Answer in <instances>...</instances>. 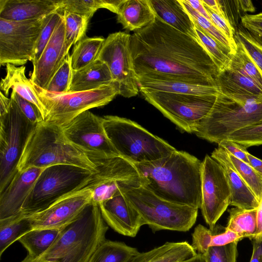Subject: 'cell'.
<instances>
[{"label": "cell", "instance_id": "obj_8", "mask_svg": "<svg viewBox=\"0 0 262 262\" xmlns=\"http://www.w3.org/2000/svg\"><path fill=\"white\" fill-rule=\"evenodd\" d=\"M121 193L154 232H186L195 223L198 209L163 200L141 184L124 187Z\"/></svg>", "mask_w": 262, "mask_h": 262}, {"label": "cell", "instance_id": "obj_46", "mask_svg": "<svg viewBox=\"0 0 262 262\" xmlns=\"http://www.w3.org/2000/svg\"><path fill=\"white\" fill-rule=\"evenodd\" d=\"M10 98L18 105L25 116L33 124H37L43 121L42 116L33 103L24 99L14 91H12Z\"/></svg>", "mask_w": 262, "mask_h": 262}, {"label": "cell", "instance_id": "obj_32", "mask_svg": "<svg viewBox=\"0 0 262 262\" xmlns=\"http://www.w3.org/2000/svg\"><path fill=\"white\" fill-rule=\"evenodd\" d=\"M61 230L32 229L18 241L26 249L28 256L35 258L42 254L54 242Z\"/></svg>", "mask_w": 262, "mask_h": 262}, {"label": "cell", "instance_id": "obj_26", "mask_svg": "<svg viewBox=\"0 0 262 262\" xmlns=\"http://www.w3.org/2000/svg\"><path fill=\"white\" fill-rule=\"evenodd\" d=\"M117 15L124 29L135 32L150 24L156 17L150 0H125Z\"/></svg>", "mask_w": 262, "mask_h": 262}, {"label": "cell", "instance_id": "obj_44", "mask_svg": "<svg viewBox=\"0 0 262 262\" xmlns=\"http://www.w3.org/2000/svg\"><path fill=\"white\" fill-rule=\"evenodd\" d=\"M238 242L234 241L223 246L209 247L202 254L204 262H236Z\"/></svg>", "mask_w": 262, "mask_h": 262}, {"label": "cell", "instance_id": "obj_34", "mask_svg": "<svg viewBox=\"0 0 262 262\" xmlns=\"http://www.w3.org/2000/svg\"><path fill=\"white\" fill-rule=\"evenodd\" d=\"M104 40L101 37H85L78 41L70 55L72 70H80L93 62Z\"/></svg>", "mask_w": 262, "mask_h": 262}, {"label": "cell", "instance_id": "obj_38", "mask_svg": "<svg viewBox=\"0 0 262 262\" xmlns=\"http://www.w3.org/2000/svg\"><path fill=\"white\" fill-rule=\"evenodd\" d=\"M184 9L191 17L193 22L211 36L217 42L226 48L233 55L236 50V43L233 42L214 25V24L200 15L186 2L179 0Z\"/></svg>", "mask_w": 262, "mask_h": 262}, {"label": "cell", "instance_id": "obj_10", "mask_svg": "<svg viewBox=\"0 0 262 262\" xmlns=\"http://www.w3.org/2000/svg\"><path fill=\"white\" fill-rule=\"evenodd\" d=\"M145 99L180 129L194 133L209 113L216 95H198L162 91H140Z\"/></svg>", "mask_w": 262, "mask_h": 262}, {"label": "cell", "instance_id": "obj_22", "mask_svg": "<svg viewBox=\"0 0 262 262\" xmlns=\"http://www.w3.org/2000/svg\"><path fill=\"white\" fill-rule=\"evenodd\" d=\"M211 157L223 167L230 187V205L243 209H257L259 200L249 186L235 171L225 149L220 146L215 148Z\"/></svg>", "mask_w": 262, "mask_h": 262}, {"label": "cell", "instance_id": "obj_42", "mask_svg": "<svg viewBox=\"0 0 262 262\" xmlns=\"http://www.w3.org/2000/svg\"><path fill=\"white\" fill-rule=\"evenodd\" d=\"M225 139L237 143L246 148L262 145V121L239 129Z\"/></svg>", "mask_w": 262, "mask_h": 262}, {"label": "cell", "instance_id": "obj_25", "mask_svg": "<svg viewBox=\"0 0 262 262\" xmlns=\"http://www.w3.org/2000/svg\"><path fill=\"white\" fill-rule=\"evenodd\" d=\"M156 16L178 31L197 38L193 22L179 0H150Z\"/></svg>", "mask_w": 262, "mask_h": 262}, {"label": "cell", "instance_id": "obj_14", "mask_svg": "<svg viewBox=\"0 0 262 262\" xmlns=\"http://www.w3.org/2000/svg\"><path fill=\"white\" fill-rule=\"evenodd\" d=\"M201 178L200 208L209 229L213 230L230 205V187L222 166L208 155L202 161Z\"/></svg>", "mask_w": 262, "mask_h": 262}, {"label": "cell", "instance_id": "obj_39", "mask_svg": "<svg viewBox=\"0 0 262 262\" xmlns=\"http://www.w3.org/2000/svg\"><path fill=\"white\" fill-rule=\"evenodd\" d=\"M226 152L232 167L259 201L262 195V175L249 164L235 157L228 151Z\"/></svg>", "mask_w": 262, "mask_h": 262}, {"label": "cell", "instance_id": "obj_37", "mask_svg": "<svg viewBox=\"0 0 262 262\" xmlns=\"http://www.w3.org/2000/svg\"><path fill=\"white\" fill-rule=\"evenodd\" d=\"M236 50L231 57L228 67L236 69L252 79L262 88V74L244 46L235 35Z\"/></svg>", "mask_w": 262, "mask_h": 262}, {"label": "cell", "instance_id": "obj_31", "mask_svg": "<svg viewBox=\"0 0 262 262\" xmlns=\"http://www.w3.org/2000/svg\"><path fill=\"white\" fill-rule=\"evenodd\" d=\"M122 3V0H60V10L62 13H75L90 19L101 8L117 14Z\"/></svg>", "mask_w": 262, "mask_h": 262}, {"label": "cell", "instance_id": "obj_2", "mask_svg": "<svg viewBox=\"0 0 262 262\" xmlns=\"http://www.w3.org/2000/svg\"><path fill=\"white\" fill-rule=\"evenodd\" d=\"M133 164L142 180L141 185L157 196L200 208L202 162L195 157L176 150L160 159Z\"/></svg>", "mask_w": 262, "mask_h": 262}, {"label": "cell", "instance_id": "obj_57", "mask_svg": "<svg viewBox=\"0 0 262 262\" xmlns=\"http://www.w3.org/2000/svg\"><path fill=\"white\" fill-rule=\"evenodd\" d=\"M182 262H204L202 255L198 253L195 256Z\"/></svg>", "mask_w": 262, "mask_h": 262}, {"label": "cell", "instance_id": "obj_51", "mask_svg": "<svg viewBox=\"0 0 262 262\" xmlns=\"http://www.w3.org/2000/svg\"><path fill=\"white\" fill-rule=\"evenodd\" d=\"M250 262H262V240L253 239V251Z\"/></svg>", "mask_w": 262, "mask_h": 262}, {"label": "cell", "instance_id": "obj_55", "mask_svg": "<svg viewBox=\"0 0 262 262\" xmlns=\"http://www.w3.org/2000/svg\"><path fill=\"white\" fill-rule=\"evenodd\" d=\"M247 157L249 164L259 173L262 175V160L248 152Z\"/></svg>", "mask_w": 262, "mask_h": 262}, {"label": "cell", "instance_id": "obj_4", "mask_svg": "<svg viewBox=\"0 0 262 262\" xmlns=\"http://www.w3.org/2000/svg\"><path fill=\"white\" fill-rule=\"evenodd\" d=\"M262 121V96L238 95L221 92L208 114L194 134L219 144L233 132Z\"/></svg>", "mask_w": 262, "mask_h": 262}, {"label": "cell", "instance_id": "obj_48", "mask_svg": "<svg viewBox=\"0 0 262 262\" xmlns=\"http://www.w3.org/2000/svg\"><path fill=\"white\" fill-rule=\"evenodd\" d=\"M218 145L235 157L249 164L247 157L248 152L245 146L229 139L222 140Z\"/></svg>", "mask_w": 262, "mask_h": 262}, {"label": "cell", "instance_id": "obj_33", "mask_svg": "<svg viewBox=\"0 0 262 262\" xmlns=\"http://www.w3.org/2000/svg\"><path fill=\"white\" fill-rule=\"evenodd\" d=\"M139 252L122 242L105 239L96 249L89 262H128Z\"/></svg>", "mask_w": 262, "mask_h": 262}, {"label": "cell", "instance_id": "obj_5", "mask_svg": "<svg viewBox=\"0 0 262 262\" xmlns=\"http://www.w3.org/2000/svg\"><path fill=\"white\" fill-rule=\"evenodd\" d=\"M56 164L74 165L97 172L95 164L85 153L67 140L60 127L43 121L31 133L17 169L45 168Z\"/></svg>", "mask_w": 262, "mask_h": 262}, {"label": "cell", "instance_id": "obj_29", "mask_svg": "<svg viewBox=\"0 0 262 262\" xmlns=\"http://www.w3.org/2000/svg\"><path fill=\"white\" fill-rule=\"evenodd\" d=\"M191 246L198 253L202 254L211 247L220 246L242 239L234 233L225 229L223 232L216 233L201 224L197 225L192 233Z\"/></svg>", "mask_w": 262, "mask_h": 262}, {"label": "cell", "instance_id": "obj_12", "mask_svg": "<svg viewBox=\"0 0 262 262\" xmlns=\"http://www.w3.org/2000/svg\"><path fill=\"white\" fill-rule=\"evenodd\" d=\"M131 35L117 32L108 35L96 59L108 67L113 82L118 85L119 94L125 98L137 95L139 88L130 49Z\"/></svg>", "mask_w": 262, "mask_h": 262}, {"label": "cell", "instance_id": "obj_15", "mask_svg": "<svg viewBox=\"0 0 262 262\" xmlns=\"http://www.w3.org/2000/svg\"><path fill=\"white\" fill-rule=\"evenodd\" d=\"M61 129L67 140L86 155L119 156L105 133L103 117L89 111L81 113Z\"/></svg>", "mask_w": 262, "mask_h": 262}, {"label": "cell", "instance_id": "obj_16", "mask_svg": "<svg viewBox=\"0 0 262 262\" xmlns=\"http://www.w3.org/2000/svg\"><path fill=\"white\" fill-rule=\"evenodd\" d=\"M92 187L69 194L45 210L26 216L32 229L62 230L72 223L92 203Z\"/></svg>", "mask_w": 262, "mask_h": 262}, {"label": "cell", "instance_id": "obj_49", "mask_svg": "<svg viewBox=\"0 0 262 262\" xmlns=\"http://www.w3.org/2000/svg\"><path fill=\"white\" fill-rule=\"evenodd\" d=\"M242 27L251 33H262V12L245 14L241 18Z\"/></svg>", "mask_w": 262, "mask_h": 262}, {"label": "cell", "instance_id": "obj_30", "mask_svg": "<svg viewBox=\"0 0 262 262\" xmlns=\"http://www.w3.org/2000/svg\"><path fill=\"white\" fill-rule=\"evenodd\" d=\"M229 215L226 230L242 239H253L257 233L256 209H243L234 207L229 210Z\"/></svg>", "mask_w": 262, "mask_h": 262}, {"label": "cell", "instance_id": "obj_21", "mask_svg": "<svg viewBox=\"0 0 262 262\" xmlns=\"http://www.w3.org/2000/svg\"><path fill=\"white\" fill-rule=\"evenodd\" d=\"M60 0H0V18L20 21L46 16L59 10Z\"/></svg>", "mask_w": 262, "mask_h": 262}, {"label": "cell", "instance_id": "obj_28", "mask_svg": "<svg viewBox=\"0 0 262 262\" xmlns=\"http://www.w3.org/2000/svg\"><path fill=\"white\" fill-rule=\"evenodd\" d=\"M221 92L252 96H262V88L237 70L227 67L215 77Z\"/></svg>", "mask_w": 262, "mask_h": 262}, {"label": "cell", "instance_id": "obj_9", "mask_svg": "<svg viewBox=\"0 0 262 262\" xmlns=\"http://www.w3.org/2000/svg\"><path fill=\"white\" fill-rule=\"evenodd\" d=\"M33 84L46 111L43 121L62 127L81 113L103 106L119 95L114 82L90 91L51 93Z\"/></svg>", "mask_w": 262, "mask_h": 262}, {"label": "cell", "instance_id": "obj_17", "mask_svg": "<svg viewBox=\"0 0 262 262\" xmlns=\"http://www.w3.org/2000/svg\"><path fill=\"white\" fill-rule=\"evenodd\" d=\"M65 37V23L61 16L48 44L39 58L32 62L31 82L46 90L51 78L69 54Z\"/></svg>", "mask_w": 262, "mask_h": 262}, {"label": "cell", "instance_id": "obj_58", "mask_svg": "<svg viewBox=\"0 0 262 262\" xmlns=\"http://www.w3.org/2000/svg\"><path fill=\"white\" fill-rule=\"evenodd\" d=\"M252 36L262 45V33H251Z\"/></svg>", "mask_w": 262, "mask_h": 262}, {"label": "cell", "instance_id": "obj_43", "mask_svg": "<svg viewBox=\"0 0 262 262\" xmlns=\"http://www.w3.org/2000/svg\"><path fill=\"white\" fill-rule=\"evenodd\" d=\"M62 14V11L59 9L58 11L45 17L35 45L34 59L32 62L37 60L40 57Z\"/></svg>", "mask_w": 262, "mask_h": 262}, {"label": "cell", "instance_id": "obj_54", "mask_svg": "<svg viewBox=\"0 0 262 262\" xmlns=\"http://www.w3.org/2000/svg\"><path fill=\"white\" fill-rule=\"evenodd\" d=\"M202 1L205 6L224 17L219 0H202Z\"/></svg>", "mask_w": 262, "mask_h": 262}, {"label": "cell", "instance_id": "obj_41", "mask_svg": "<svg viewBox=\"0 0 262 262\" xmlns=\"http://www.w3.org/2000/svg\"><path fill=\"white\" fill-rule=\"evenodd\" d=\"M72 74V69L70 55L68 54L60 67L51 78L45 90L51 93L69 92Z\"/></svg>", "mask_w": 262, "mask_h": 262}, {"label": "cell", "instance_id": "obj_50", "mask_svg": "<svg viewBox=\"0 0 262 262\" xmlns=\"http://www.w3.org/2000/svg\"><path fill=\"white\" fill-rule=\"evenodd\" d=\"M185 1L198 13L211 21L210 15L202 0H185Z\"/></svg>", "mask_w": 262, "mask_h": 262}, {"label": "cell", "instance_id": "obj_45", "mask_svg": "<svg viewBox=\"0 0 262 262\" xmlns=\"http://www.w3.org/2000/svg\"><path fill=\"white\" fill-rule=\"evenodd\" d=\"M235 35L241 41L262 74V45L243 27L238 29Z\"/></svg>", "mask_w": 262, "mask_h": 262}, {"label": "cell", "instance_id": "obj_1", "mask_svg": "<svg viewBox=\"0 0 262 262\" xmlns=\"http://www.w3.org/2000/svg\"><path fill=\"white\" fill-rule=\"evenodd\" d=\"M130 49L137 76L157 73L217 86L218 69L198 39L157 16L150 24L131 35Z\"/></svg>", "mask_w": 262, "mask_h": 262}, {"label": "cell", "instance_id": "obj_11", "mask_svg": "<svg viewBox=\"0 0 262 262\" xmlns=\"http://www.w3.org/2000/svg\"><path fill=\"white\" fill-rule=\"evenodd\" d=\"M36 125L12 99L8 112L0 116V192L17 172L20 157Z\"/></svg>", "mask_w": 262, "mask_h": 262}, {"label": "cell", "instance_id": "obj_56", "mask_svg": "<svg viewBox=\"0 0 262 262\" xmlns=\"http://www.w3.org/2000/svg\"><path fill=\"white\" fill-rule=\"evenodd\" d=\"M238 5L240 11L244 13L247 12H253L255 10V8L252 2L249 0H240L237 1Z\"/></svg>", "mask_w": 262, "mask_h": 262}, {"label": "cell", "instance_id": "obj_13", "mask_svg": "<svg viewBox=\"0 0 262 262\" xmlns=\"http://www.w3.org/2000/svg\"><path fill=\"white\" fill-rule=\"evenodd\" d=\"M20 21L0 18V64L22 66L33 61L45 18Z\"/></svg>", "mask_w": 262, "mask_h": 262}, {"label": "cell", "instance_id": "obj_27", "mask_svg": "<svg viewBox=\"0 0 262 262\" xmlns=\"http://www.w3.org/2000/svg\"><path fill=\"white\" fill-rule=\"evenodd\" d=\"M197 254L186 241L166 242L149 251L139 252L128 262H182Z\"/></svg>", "mask_w": 262, "mask_h": 262}, {"label": "cell", "instance_id": "obj_52", "mask_svg": "<svg viewBox=\"0 0 262 262\" xmlns=\"http://www.w3.org/2000/svg\"><path fill=\"white\" fill-rule=\"evenodd\" d=\"M256 211L257 233L254 239L262 240V195L259 200V204L258 207L256 209Z\"/></svg>", "mask_w": 262, "mask_h": 262}, {"label": "cell", "instance_id": "obj_23", "mask_svg": "<svg viewBox=\"0 0 262 262\" xmlns=\"http://www.w3.org/2000/svg\"><path fill=\"white\" fill-rule=\"evenodd\" d=\"M113 82L111 73L107 64L96 59L80 70H72L69 92L90 91Z\"/></svg>", "mask_w": 262, "mask_h": 262}, {"label": "cell", "instance_id": "obj_53", "mask_svg": "<svg viewBox=\"0 0 262 262\" xmlns=\"http://www.w3.org/2000/svg\"><path fill=\"white\" fill-rule=\"evenodd\" d=\"M11 99L8 98L2 91L0 93V116L6 114L11 105Z\"/></svg>", "mask_w": 262, "mask_h": 262}, {"label": "cell", "instance_id": "obj_36", "mask_svg": "<svg viewBox=\"0 0 262 262\" xmlns=\"http://www.w3.org/2000/svg\"><path fill=\"white\" fill-rule=\"evenodd\" d=\"M195 32L198 40L204 46L214 63L219 73L227 68L232 55L229 50L221 45L211 36L193 22Z\"/></svg>", "mask_w": 262, "mask_h": 262}, {"label": "cell", "instance_id": "obj_35", "mask_svg": "<svg viewBox=\"0 0 262 262\" xmlns=\"http://www.w3.org/2000/svg\"><path fill=\"white\" fill-rule=\"evenodd\" d=\"M32 229L29 219L21 214L0 220V256L13 243Z\"/></svg>", "mask_w": 262, "mask_h": 262}, {"label": "cell", "instance_id": "obj_40", "mask_svg": "<svg viewBox=\"0 0 262 262\" xmlns=\"http://www.w3.org/2000/svg\"><path fill=\"white\" fill-rule=\"evenodd\" d=\"M65 23V37L70 48L85 37L89 19L79 14L63 13Z\"/></svg>", "mask_w": 262, "mask_h": 262}, {"label": "cell", "instance_id": "obj_7", "mask_svg": "<svg viewBox=\"0 0 262 262\" xmlns=\"http://www.w3.org/2000/svg\"><path fill=\"white\" fill-rule=\"evenodd\" d=\"M96 173L71 165L46 167L24 203L21 214L27 216L41 211L69 194L92 187Z\"/></svg>", "mask_w": 262, "mask_h": 262}, {"label": "cell", "instance_id": "obj_6", "mask_svg": "<svg viewBox=\"0 0 262 262\" xmlns=\"http://www.w3.org/2000/svg\"><path fill=\"white\" fill-rule=\"evenodd\" d=\"M103 126L118 155L133 164L155 161L177 150L166 141L127 118L104 116Z\"/></svg>", "mask_w": 262, "mask_h": 262}, {"label": "cell", "instance_id": "obj_19", "mask_svg": "<svg viewBox=\"0 0 262 262\" xmlns=\"http://www.w3.org/2000/svg\"><path fill=\"white\" fill-rule=\"evenodd\" d=\"M45 168L30 167L17 171L7 187L0 192V220L21 214L24 203Z\"/></svg>", "mask_w": 262, "mask_h": 262}, {"label": "cell", "instance_id": "obj_24", "mask_svg": "<svg viewBox=\"0 0 262 262\" xmlns=\"http://www.w3.org/2000/svg\"><path fill=\"white\" fill-rule=\"evenodd\" d=\"M25 66L17 67L11 64L6 65V74L0 82L1 91L7 96L10 89L24 99L34 104L40 111L44 119L46 111L35 92L32 83L25 74Z\"/></svg>", "mask_w": 262, "mask_h": 262}, {"label": "cell", "instance_id": "obj_47", "mask_svg": "<svg viewBox=\"0 0 262 262\" xmlns=\"http://www.w3.org/2000/svg\"><path fill=\"white\" fill-rule=\"evenodd\" d=\"M204 6L210 15L211 21L214 25L231 41L235 43L234 36L236 32L235 29L232 26L229 21L206 6L204 5Z\"/></svg>", "mask_w": 262, "mask_h": 262}, {"label": "cell", "instance_id": "obj_18", "mask_svg": "<svg viewBox=\"0 0 262 262\" xmlns=\"http://www.w3.org/2000/svg\"><path fill=\"white\" fill-rule=\"evenodd\" d=\"M106 224L119 234L135 237L144 225L138 211L121 193L98 205Z\"/></svg>", "mask_w": 262, "mask_h": 262}, {"label": "cell", "instance_id": "obj_3", "mask_svg": "<svg viewBox=\"0 0 262 262\" xmlns=\"http://www.w3.org/2000/svg\"><path fill=\"white\" fill-rule=\"evenodd\" d=\"M108 226L98 205L92 203L72 223L63 228L50 247L40 256H26L20 262H89L106 239Z\"/></svg>", "mask_w": 262, "mask_h": 262}, {"label": "cell", "instance_id": "obj_20", "mask_svg": "<svg viewBox=\"0 0 262 262\" xmlns=\"http://www.w3.org/2000/svg\"><path fill=\"white\" fill-rule=\"evenodd\" d=\"M139 91H162L198 95H216L217 86L204 85L182 78L157 73L137 76Z\"/></svg>", "mask_w": 262, "mask_h": 262}]
</instances>
